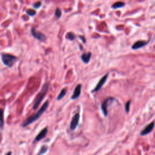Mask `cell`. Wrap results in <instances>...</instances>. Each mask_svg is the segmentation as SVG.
Here are the masks:
<instances>
[{
    "label": "cell",
    "instance_id": "8992f818",
    "mask_svg": "<svg viewBox=\"0 0 155 155\" xmlns=\"http://www.w3.org/2000/svg\"><path fill=\"white\" fill-rule=\"evenodd\" d=\"M108 77H109V73H107L106 75H105L102 77V78L99 80V81L98 82V84H97L96 86L95 87V88L92 91V93L97 92H98L99 90H101V88L103 87V85H104L105 83H106Z\"/></svg>",
    "mask_w": 155,
    "mask_h": 155
},
{
    "label": "cell",
    "instance_id": "7402d4cb",
    "mask_svg": "<svg viewBox=\"0 0 155 155\" xmlns=\"http://www.w3.org/2000/svg\"><path fill=\"white\" fill-rule=\"evenodd\" d=\"M5 155H12V152L11 151H9V152L7 153Z\"/></svg>",
    "mask_w": 155,
    "mask_h": 155
},
{
    "label": "cell",
    "instance_id": "44dd1931",
    "mask_svg": "<svg viewBox=\"0 0 155 155\" xmlns=\"http://www.w3.org/2000/svg\"><path fill=\"white\" fill-rule=\"evenodd\" d=\"M41 4H42L41 2L38 1V2H37V3H35V4H34V7L35 8H38L40 7V6H41Z\"/></svg>",
    "mask_w": 155,
    "mask_h": 155
},
{
    "label": "cell",
    "instance_id": "603a6c76",
    "mask_svg": "<svg viewBox=\"0 0 155 155\" xmlns=\"http://www.w3.org/2000/svg\"><path fill=\"white\" fill-rule=\"evenodd\" d=\"M80 38H81V39H83V42H85V39H84V38H82V36H80Z\"/></svg>",
    "mask_w": 155,
    "mask_h": 155
},
{
    "label": "cell",
    "instance_id": "3957f363",
    "mask_svg": "<svg viewBox=\"0 0 155 155\" xmlns=\"http://www.w3.org/2000/svg\"><path fill=\"white\" fill-rule=\"evenodd\" d=\"M2 61L4 65L8 67H12L17 60L16 56L7 53H3L1 54Z\"/></svg>",
    "mask_w": 155,
    "mask_h": 155
},
{
    "label": "cell",
    "instance_id": "4fadbf2b",
    "mask_svg": "<svg viewBox=\"0 0 155 155\" xmlns=\"http://www.w3.org/2000/svg\"><path fill=\"white\" fill-rule=\"evenodd\" d=\"M4 112L3 109H0V130H2L4 127Z\"/></svg>",
    "mask_w": 155,
    "mask_h": 155
},
{
    "label": "cell",
    "instance_id": "52a82bcc",
    "mask_svg": "<svg viewBox=\"0 0 155 155\" xmlns=\"http://www.w3.org/2000/svg\"><path fill=\"white\" fill-rule=\"evenodd\" d=\"M155 127V122H151L150 124H148L146 127H145L144 129L141 131L140 133V135L141 136H145L149 134L150 133H151L153 130L154 129Z\"/></svg>",
    "mask_w": 155,
    "mask_h": 155
},
{
    "label": "cell",
    "instance_id": "277c9868",
    "mask_svg": "<svg viewBox=\"0 0 155 155\" xmlns=\"http://www.w3.org/2000/svg\"><path fill=\"white\" fill-rule=\"evenodd\" d=\"M115 101H116L115 98H113V97H109V98L105 99L104 102H102V105H101V110H102V113H103L104 115L105 116H107L108 115V113H109L108 108H109V106Z\"/></svg>",
    "mask_w": 155,
    "mask_h": 155
},
{
    "label": "cell",
    "instance_id": "8fae6325",
    "mask_svg": "<svg viewBox=\"0 0 155 155\" xmlns=\"http://www.w3.org/2000/svg\"><path fill=\"white\" fill-rule=\"evenodd\" d=\"M81 89H82V85L81 84H78L76 87L73 95L71 96V99H76L80 96L81 93Z\"/></svg>",
    "mask_w": 155,
    "mask_h": 155
},
{
    "label": "cell",
    "instance_id": "7a4b0ae2",
    "mask_svg": "<svg viewBox=\"0 0 155 155\" xmlns=\"http://www.w3.org/2000/svg\"><path fill=\"white\" fill-rule=\"evenodd\" d=\"M49 83H46L44 84L40 92L38 93V95H37L36 97L35 103H34V106H33V109H34V110H36V109L39 107V104H41V102H42V101L44 99V98L45 96H46V95L47 93L48 90H49Z\"/></svg>",
    "mask_w": 155,
    "mask_h": 155
},
{
    "label": "cell",
    "instance_id": "30bf717a",
    "mask_svg": "<svg viewBox=\"0 0 155 155\" xmlns=\"http://www.w3.org/2000/svg\"><path fill=\"white\" fill-rule=\"evenodd\" d=\"M48 133V128L46 127L44 129H42L41 131L38 133V134L36 136V138L34 139V142H38V141H41V139L44 138L46 136L47 134Z\"/></svg>",
    "mask_w": 155,
    "mask_h": 155
},
{
    "label": "cell",
    "instance_id": "d6986e66",
    "mask_svg": "<svg viewBox=\"0 0 155 155\" xmlns=\"http://www.w3.org/2000/svg\"><path fill=\"white\" fill-rule=\"evenodd\" d=\"M54 14H55V15L57 17V18H59L61 17V15H62L61 10L59 8H57L56 10H55V13H54Z\"/></svg>",
    "mask_w": 155,
    "mask_h": 155
},
{
    "label": "cell",
    "instance_id": "9c48e42d",
    "mask_svg": "<svg viewBox=\"0 0 155 155\" xmlns=\"http://www.w3.org/2000/svg\"><path fill=\"white\" fill-rule=\"evenodd\" d=\"M149 41H138L133 44L131 49L133 50H138L141 48L144 47L146 45L148 44Z\"/></svg>",
    "mask_w": 155,
    "mask_h": 155
},
{
    "label": "cell",
    "instance_id": "ba28073f",
    "mask_svg": "<svg viewBox=\"0 0 155 155\" xmlns=\"http://www.w3.org/2000/svg\"><path fill=\"white\" fill-rule=\"evenodd\" d=\"M80 119V115L79 113H76L75 115L73 116L72 119H71V123L70 124V129L71 130H75L76 129L77 126L79 124Z\"/></svg>",
    "mask_w": 155,
    "mask_h": 155
},
{
    "label": "cell",
    "instance_id": "5b68a950",
    "mask_svg": "<svg viewBox=\"0 0 155 155\" xmlns=\"http://www.w3.org/2000/svg\"><path fill=\"white\" fill-rule=\"evenodd\" d=\"M31 33H32V34L34 38H36V39H38V40L40 41L44 42L46 40L47 38L46 35L42 34V33L39 32L36 30L34 27L31 29Z\"/></svg>",
    "mask_w": 155,
    "mask_h": 155
},
{
    "label": "cell",
    "instance_id": "7c38bea8",
    "mask_svg": "<svg viewBox=\"0 0 155 155\" xmlns=\"http://www.w3.org/2000/svg\"><path fill=\"white\" fill-rule=\"evenodd\" d=\"M92 58V53L91 52H88V53H83L81 56V59L83 61L85 64H88L90 61V59Z\"/></svg>",
    "mask_w": 155,
    "mask_h": 155
},
{
    "label": "cell",
    "instance_id": "ffe728a7",
    "mask_svg": "<svg viewBox=\"0 0 155 155\" xmlns=\"http://www.w3.org/2000/svg\"><path fill=\"white\" fill-rule=\"evenodd\" d=\"M67 39H69V40L73 41L74 40L75 38V35L73 34V33H69L67 36Z\"/></svg>",
    "mask_w": 155,
    "mask_h": 155
},
{
    "label": "cell",
    "instance_id": "9a60e30c",
    "mask_svg": "<svg viewBox=\"0 0 155 155\" xmlns=\"http://www.w3.org/2000/svg\"><path fill=\"white\" fill-rule=\"evenodd\" d=\"M66 93H67V88H63V89L61 91V92L59 93L58 96V101H59V100L63 99V98L65 96V95H66Z\"/></svg>",
    "mask_w": 155,
    "mask_h": 155
},
{
    "label": "cell",
    "instance_id": "6da1fadb",
    "mask_svg": "<svg viewBox=\"0 0 155 155\" xmlns=\"http://www.w3.org/2000/svg\"><path fill=\"white\" fill-rule=\"evenodd\" d=\"M49 101L45 102L44 103V104L42 105V107L40 108V109H39L38 112H36L35 114H34V115H32V116H30L29 117H28V118L24 121V122L23 123V124H22V127H27V126H28L29 125L34 123V122L36 121V120H38L39 117L41 116V115H42V114L46 112V110L47 109L48 107H49Z\"/></svg>",
    "mask_w": 155,
    "mask_h": 155
},
{
    "label": "cell",
    "instance_id": "5bb4252c",
    "mask_svg": "<svg viewBox=\"0 0 155 155\" xmlns=\"http://www.w3.org/2000/svg\"><path fill=\"white\" fill-rule=\"evenodd\" d=\"M126 4H125L124 2H116V3H114L112 6V8H114V9H116V8H122V7H124Z\"/></svg>",
    "mask_w": 155,
    "mask_h": 155
},
{
    "label": "cell",
    "instance_id": "2e32d148",
    "mask_svg": "<svg viewBox=\"0 0 155 155\" xmlns=\"http://www.w3.org/2000/svg\"><path fill=\"white\" fill-rule=\"evenodd\" d=\"M47 150H48L47 146V145H44L43 146H42V147L41 148L40 150H39V151L38 152V153L36 155H44V154L46 153L47 151Z\"/></svg>",
    "mask_w": 155,
    "mask_h": 155
},
{
    "label": "cell",
    "instance_id": "ac0fdd59",
    "mask_svg": "<svg viewBox=\"0 0 155 155\" xmlns=\"http://www.w3.org/2000/svg\"><path fill=\"white\" fill-rule=\"evenodd\" d=\"M26 13L30 17H34L36 15V12L35 10H33V9H29L26 11Z\"/></svg>",
    "mask_w": 155,
    "mask_h": 155
},
{
    "label": "cell",
    "instance_id": "e0dca14e",
    "mask_svg": "<svg viewBox=\"0 0 155 155\" xmlns=\"http://www.w3.org/2000/svg\"><path fill=\"white\" fill-rule=\"evenodd\" d=\"M130 104H131V101H127L125 104V110H126L127 113H129V112H130Z\"/></svg>",
    "mask_w": 155,
    "mask_h": 155
}]
</instances>
